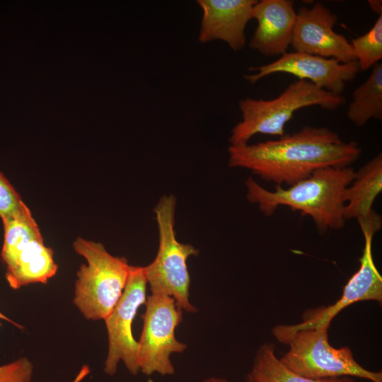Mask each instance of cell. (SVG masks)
I'll return each mask as SVG.
<instances>
[{
    "mask_svg": "<svg viewBox=\"0 0 382 382\" xmlns=\"http://www.w3.org/2000/svg\"><path fill=\"white\" fill-rule=\"evenodd\" d=\"M228 165L250 170L261 178L289 186L328 167H347L361 154L354 141H343L327 127H303L277 140L230 146Z\"/></svg>",
    "mask_w": 382,
    "mask_h": 382,
    "instance_id": "obj_1",
    "label": "cell"
},
{
    "mask_svg": "<svg viewBox=\"0 0 382 382\" xmlns=\"http://www.w3.org/2000/svg\"><path fill=\"white\" fill-rule=\"evenodd\" d=\"M354 175L350 166L328 167L316 170L288 188L276 185L274 191L266 190L249 177L245 180L246 197L266 216L272 215L280 206L299 211L311 217L323 233L345 226V194Z\"/></svg>",
    "mask_w": 382,
    "mask_h": 382,
    "instance_id": "obj_2",
    "label": "cell"
},
{
    "mask_svg": "<svg viewBox=\"0 0 382 382\" xmlns=\"http://www.w3.org/2000/svg\"><path fill=\"white\" fill-rule=\"evenodd\" d=\"M329 328H299L296 324L274 327L273 336L289 346L287 352L279 358L282 364L295 374L309 378L350 376L382 382V372L364 368L349 347L331 346Z\"/></svg>",
    "mask_w": 382,
    "mask_h": 382,
    "instance_id": "obj_3",
    "label": "cell"
},
{
    "mask_svg": "<svg viewBox=\"0 0 382 382\" xmlns=\"http://www.w3.org/2000/svg\"><path fill=\"white\" fill-rule=\"evenodd\" d=\"M345 98L321 89L306 80L291 83L279 96L271 100L245 98L239 100L242 120L231 130V146L247 144L255 134L282 137L286 124L301 108L319 106L335 110Z\"/></svg>",
    "mask_w": 382,
    "mask_h": 382,
    "instance_id": "obj_4",
    "label": "cell"
},
{
    "mask_svg": "<svg viewBox=\"0 0 382 382\" xmlns=\"http://www.w3.org/2000/svg\"><path fill=\"white\" fill-rule=\"evenodd\" d=\"M73 248L86 260L76 273L74 303L86 319L104 320L123 294L131 265L101 243L78 237Z\"/></svg>",
    "mask_w": 382,
    "mask_h": 382,
    "instance_id": "obj_5",
    "label": "cell"
},
{
    "mask_svg": "<svg viewBox=\"0 0 382 382\" xmlns=\"http://www.w3.org/2000/svg\"><path fill=\"white\" fill-rule=\"evenodd\" d=\"M1 221L4 241L1 257L10 287L18 289L30 284H46L57 273V265L54 251L45 245L30 209L23 201Z\"/></svg>",
    "mask_w": 382,
    "mask_h": 382,
    "instance_id": "obj_6",
    "label": "cell"
},
{
    "mask_svg": "<svg viewBox=\"0 0 382 382\" xmlns=\"http://www.w3.org/2000/svg\"><path fill=\"white\" fill-rule=\"evenodd\" d=\"M176 199L163 196L154 208L159 234V245L154 261L144 267L152 294H164L174 299L178 306L189 313L197 308L189 301L190 277L187 260L198 255L190 244L180 243L175 231Z\"/></svg>",
    "mask_w": 382,
    "mask_h": 382,
    "instance_id": "obj_7",
    "label": "cell"
},
{
    "mask_svg": "<svg viewBox=\"0 0 382 382\" xmlns=\"http://www.w3.org/2000/svg\"><path fill=\"white\" fill-rule=\"evenodd\" d=\"M142 316L143 328L138 342L139 371L146 376L154 373L172 375L175 369L170 357L183 352L186 345L175 337V329L183 320L182 309L171 296L152 294L146 299Z\"/></svg>",
    "mask_w": 382,
    "mask_h": 382,
    "instance_id": "obj_8",
    "label": "cell"
},
{
    "mask_svg": "<svg viewBox=\"0 0 382 382\" xmlns=\"http://www.w3.org/2000/svg\"><path fill=\"white\" fill-rule=\"evenodd\" d=\"M147 281L144 267L130 266L122 296L104 319L108 336V352L104 364L106 374L113 376L122 361L133 375L139 372L138 342L132 335V323L139 308L146 302Z\"/></svg>",
    "mask_w": 382,
    "mask_h": 382,
    "instance_id": "obj_9",
    "label": "cell"
},
{
    "mask_svg": "<svg viewBox=\"0 0 382 382\" xmlns=\"http://www.w3.org/2000/svg\"><path fill=\"white\" fill-rule=\"evenodd\" d=\"M249 70L255 71V74L244 76L250 83H255L273 74L286 73L337 95H341L346 83L355 79L360 71L356 61L342 63L333 58L295 51L286 52L276 61L250 67Z\"/></svg>",
    "mask_w": 382,
    "mask_h": 382,
    "instance_id": "obj_10",
    "label": "cell"
},
{
    "mask_svg": "<svg viewBox=\"0 0 382 382\" xmlns=\"http://www.w3.org/2000/svg\"><path fill=\"white\" fill-rule=\"evenodd\" d=\"M337 19L336 14L320 2L311 8L298 9L291 43L294 51L333 58L342 63L356 61L351 43L333 30Z\"/></svg>",
    "mask_w": 382,
    "mask_h": 382,
    "instance_id": "obj_11",
    "label": "cell"
},
{
    "mask_svg": "<svg viewBox=\"0 0 382 382\" xmlns=\"http://www.w3.org/2000/svg\"><path fill=\"white\" fill-rule=\"evenodd\" d=\"M364 238L359 268L344 286L341 297L328 306H320L304 312L299 328L330 326L332 320L344 308L362 301H382V276L377 269L372 253L374 234L378 231L371 226L361 227Z\"/></svg>",
    "mask_w": 382,
    "mask_h": 382,
    "instance_id": "obj_12",
    "label": "cell"
},
{
    "mask_svg": "<svg viewBox=\"0 0 382 382\" xmlns=\"http://www.w3.org/2000/svg\"><path fill=\"white\" fill-rule=\"evenodd\" d=\"M203 14L199 40L204 43L214 40L226 42L233 51L245 44V29L253 18L256 0H198Z\"/></svg>",
    "mask_w": 382,
    "mask_h": 382,
    "instance_id": "obj_13",
    "label": "cell"
},
{
    "mask_svg": "<svg viewBox=\"0 0 382 382\" xmlns=\"http://www.w3.org/2000/svg\"><path fill=\"white\" fill-rule=\"evenodd\" d=\"M253 18L257 25L250 42L251 49L266 56L287 52L296 18L292 1H257L253 8Z\"/></svg>",
    "mask_w": 382,
    "mask_h": 382,
    "instance_id": "obj_14",
    "label": "cell"
},
{
    "mask_svg": "<svg viewBox=\"0 0 382 382\" xmlns=\"http://www.w3.org/2000/svg\"><path fill=\"white\" fill-rule=\"evenodd\" d=\"M382 191V155L378 154L355 172L345 194L344 218L369 221L378 214L373 209L376 198Z\"/></svg>",
    "mask_w": 382,
    "mask_h": 382,
    "instance_id": "obj_15",
    "label": "cell"
},
{
    "mask_svg": "<svg viewBox=\"0 0 382 382\" xmlns=\"http://www.w3.org/2000/svg\"><path fill=\"white\" fill-rule=\"evenodd\" d=\"M245 382H357L350 376L313 379L290 371L275 354L273 343L262 345L256 352Z\"/></svg>",
    "mask_w": 382,
    "mask_h": 382,
    "instance_id": "obj_16",
    "label": "cell"
},
{
    "mask_svg": "<svg viewBox=\"0 0 382 382\" xmlns=\"http://www.w3.org/2000/svg\"><path fill=\"white\" fill-rule=\"evenodd\" d=\"M347 110L349 120L359 127L369 120L382 119V64L377 63L368 79L353 92Z\"/></svg>",
    "mask_w": 382,
    "mask_h": 382,
    "instance_id": "obj_17",
    "label": "cell"
},
{
    "mask_svg": "<svg viewBox=\"0 0 382 382\" xmlns=\"http://www.w3.org/2000/svg\"><path fill=\"white\" fill-rule=\"evenodd\" d=\"M360 71L373 67L382 59V14L364 35L350 42Z\"/></svg>",
    "mask_w": 382,
    "mask_h": 382,
    "instance_id": "obj_18",
    "label": "cell"
},
{
    "mask_svg": "<svg viewBox=\"0 0 382 382\" xmlns=\"http://www.w3.org/2000/svg\"><path fill=\"white\" fill-rule=\"evenodd\" d=\"M23 202L9 180L0 172V218L14 212Z\"/></svg>",
    "mask_w": 382,
    "mask_h": 382,
    "instance_id": "obj_19",
    "label": "cell"
},
{
    "mask_svg": "<svg viewBox=\"0 0 382 382\" xmlns=\"http://www.w3.org/2000/svg\"><path fill=\"white\" fill-rule=\"evenodd\" d=\"M368 4L370 8L377 14H382V3L378 0H369Z\"/></svg>",
    "mask_w": 382,
    "mask_h": 382,
    "instance_id": "obj_20",
    "label": "cell"
},
{
    "mask_svg": "<svg viewBox=\"0 0 382 382\" xmlns=\"http://www.w3.org/2000/svg\"><path fill=\"white\" fill-rule=\"evenodd\" d=\"M89 373L90 369L88 366H83L72 382H81L87 375H88Z\"/></svg>",
    "mask_w": 382,
    "mask_h": 382,
    "instance_id": "obj_21",
    "label": "cell"
},
{
    "mask_svg": "<svg viewBox=\"0 0 382 382\" xmlns=\"http://www.w3.org/2000/svg\"><path fill=\"white\" fill-rule=\"evenodd\" d=\"M6 320V321H8V322L12 323L13 325H16V326L17 328H21V329L23 328V326H21V325H19V324H18V323L13 322L12 320H11L10 318H8L7 316H6L4 314H3V313L0 311V320ZM1 325H2V324H1V322H0V327L1 326Z\"/></svg>",
    "mask_w": 382,
    "mask_h": 382,
    "instance_id": "obj_22",
    "label": "cell"
},
{
    "mask_svg": "<svg viewBox=\"0 0 382 382\" xmlns=\"http://www.w3.org/2000/svg\"><path fill=\"white\" fill-rule=\"evenodd\" d=\"M201 382H229V381H227L226 379L221 378L211 377Z\"/></svg>",
    "mask_w": 382,
    "mask_h": 382,
    "instance_id": "obj_23",
    "label": "cell"
}]
</instances>
